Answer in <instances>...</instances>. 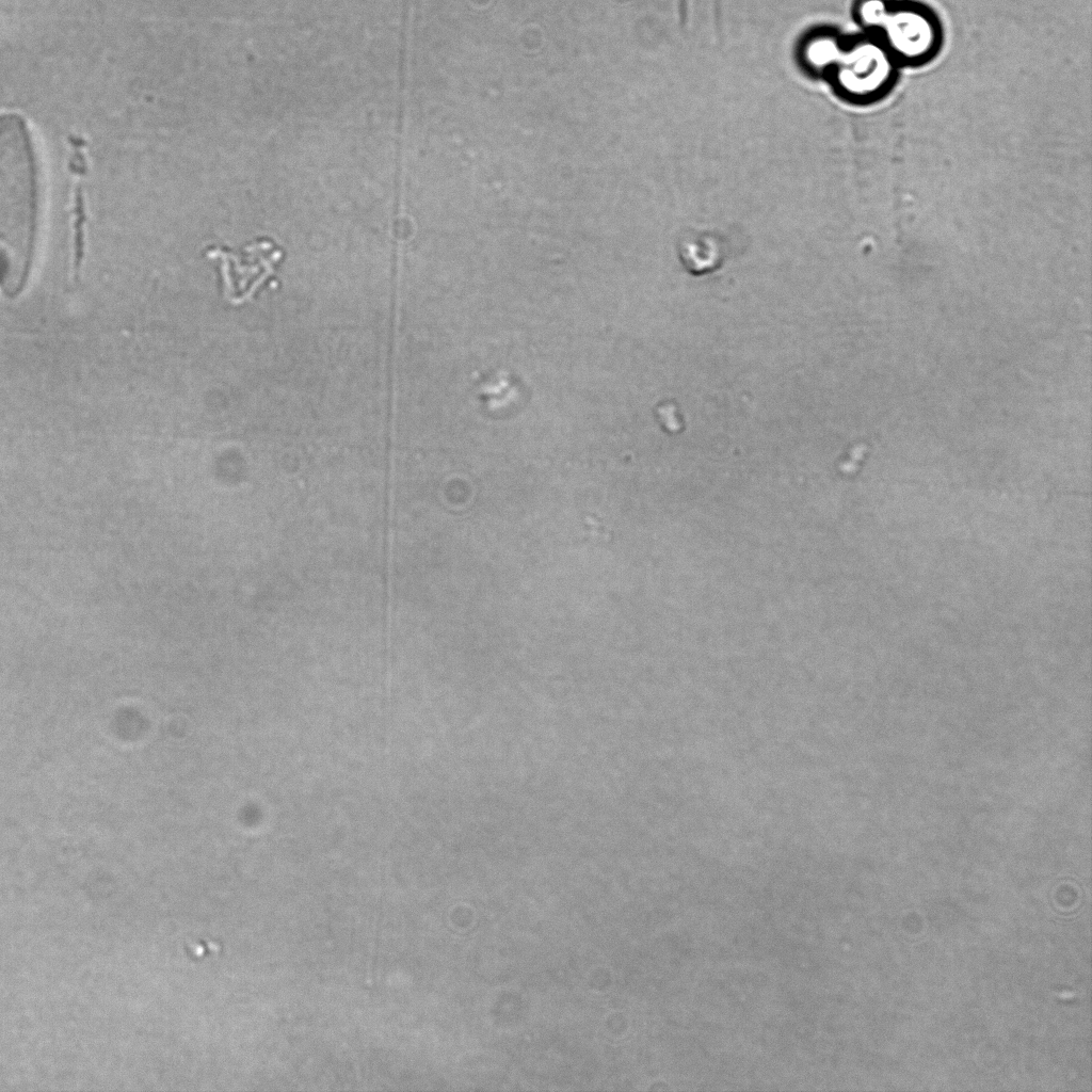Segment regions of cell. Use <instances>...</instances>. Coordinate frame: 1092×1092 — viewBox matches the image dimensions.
Listing matches in <instances>:
<instances>
[{
  "label": "cell",
  "mask_w": 1092,
  "mask_h": 1092,
  "mask_svg": "<svg viewBox=\"0 0 1092 1092\" xmlns=\"http://www.w3.org/2000/svg\"><path fill=\"white\" fill-rule=\"evenodd\" d=\"M41 211L37 151L27 118L0 113V289L14 296L32 266Z\"/></svg>",
  "instance_id": "obj_1"
},
{
  "label": "cell",
  "mask_w": 1092,
  "mask_h": 1092,
  "mask_svg": "<svg viewBox=\"0 0 1092 1092\" xmlns=\"http://www.w3.org/2000/svg\"><path fill=\"white\" fill-rule=\"evenodd\" d=\"M865 11L871 19L879 18L886 33V49L898 58H920L937 39L933 20L918 5L904 2L885 5L881 0H868Z\"/></svg>",
  "instance_id": "obj_2"
},
{
  "label": "cell",
  "mask_w": 1092,
  "mask_h": 1092,
  "mask_svg": "<svg viewBox=\"0 0 1092 1092\" xmlns=\"http://www.w3.org/2000/svg\"><path fill=\"white\" fill-rule=\"evenodd\" d=\"M280 257L279 250L268 240H259L243 248L240 255H228L226 286L234 302L248 300L271 275Z\"/></svg>",
  "instance_id": "obj_3"
}]
</instances>
